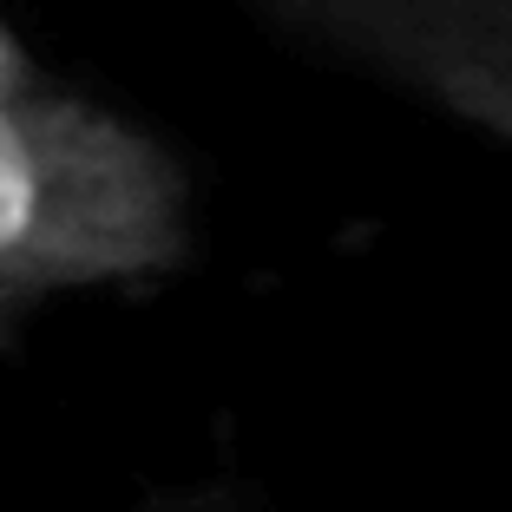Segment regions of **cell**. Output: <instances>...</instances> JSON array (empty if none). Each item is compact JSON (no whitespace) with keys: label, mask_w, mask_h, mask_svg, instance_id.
Listing matches in <instances>:
<instances>
[{"label":"cell","mask_w":512,"mask_h":512,"mask_svg":"<svg viewBox=\"0 0 512 512\" xmlns=\"http://www.w3.org/2000/svg\"><path fill=\"white\" fill-rule=\"evenodd\" d=\"M145 512H230L217 493H191V499H165V506H145Z\"/></svg>","instance_id":"cell-5"},{"label":"cell","mask_w":512,"mask_h":512,"mask_svg":"<svg viewBox=\"0 0 512 512\" xmlns=\"http://www.w3.org/2000/svg\"><path fill=\"white\" fill-rule=\"evenodd\" d=\"M407 92L512 138V0H467L421 53Z\"/></svg>","instance_id":"cell-2"},{"label":"cell","mask_w":512,"mask_h":512,"mask_svg":"<svg viewBox=\"0 0 512 512\" xmlns=\"http://www.w3.org/2000/svg\"><path fill=\"white\" fill-rule=\"evenodd\" d=\"M33 60H27V46H20V33L0 20V92H14V86H33Z\"/></svg>","instance_id":"cell-4"},{"label":"cell","mask_w":512,"mask_h":512,"mask_svg":"<svg viewBox=\"0 0 512 512\" xmlns=\"http://www.w3.org/2000/svg\"><path fill=\"white\" fill-rule=\"evenodd\" d=\"M256 7H270L296 33L335 46V53H355L375 73L407 86L414 66H421V53L440 40V27L467 0H256Z\"/></svg>","instance_id":"cell-3"},{"label":"cell","mask_w":512,"mask_h":512,"mask_svg":"<svg viewBox=\"0 0 512 512\" xmlns=\"http://www.w3.org/2000/svg\"><path fill=\"white\" fill-rule=\"evenodd\" d=\"M191 263V178L145 125L79 92H0V342L53 296Z\"/></svg>","instance_id":"cell-1"}]
</instances>
